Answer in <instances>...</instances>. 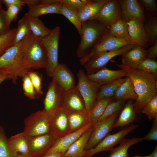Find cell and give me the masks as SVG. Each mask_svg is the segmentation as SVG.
<instances>
[{"mask_svg": "<svg viewBox=\"0 0 157 157\" xmlns=\"http://www.w3.org/2000/svg\"><path fill=\"white\" fill-rule=\"evenodd\" d=\"M126 81L119 86L113 96L115 100H122L126 101L135 100L137 98V96L135 91L131 79L126 77Z\"/></svg>", "mask_w": 157, "mask_h": 157, "instance_id": "28", "label": "cell"}, {"mask_svg": "<svg viewBox=\"0 0 157 157\" xmlns=\"http://www.w3.org/2000/svg\"><path fill=\"white\" fill-rule=\"evenodd\" d=\"M60 29L57 26L52 29L47 37L42 38V44L45 50L47 62L45 68L48 76L52 77L59 63L58 61L59 40Z\"/></svg>", "mask_w": 157, "mask_h": 157, "instance_id": "6", "label": "cell"}, {"mask_svg": "<svg viewBox=\"0 0 157 157\" xmlns=\"http://www.w3.org/2000/svg\"><path fill=\"white\" fill-rule=\"evenodd\" d=\"M133 157H151V154L146 156H142L140 155H138L136 156H134Z\"/></svg>", "mask_w": 157, "mask_h": 157, "instance_id": "56", "label": "cell"}, {"mask_svg": "<svg viewBox=\"0 0 157 157\" xmlns=\"http://www.w3.org/2000/svg\"><path fill=\"white\" fill-rule=\"evenodd\" d=\"M67 113L69 123L68 133L77 131L91 123L90 112L86 110L67 112Z\"/></svg>", "mask_w": 157, "mask_h": 157, "instance_id": "24", "label": "cell"}, {"mask_svg": "<svg viewBox=\"0 0 157 157\" xmlns=\"http://www.w3.org/2000/svg\"><path fill=\"white\" fill-rule=\"evenodd\" d=\"M137 69L155 77H157V62L147 58L139 65Z\"/></svg>", "mask_w": 157, "mask_h": 157, "instance_id": "41", "label": "cell"}, {"mask_svg": "<svg viewBox=\"0 0 157 157\" xmlns=\"http://www.w3.org/2000/svg\"><path fill=\"white\" fill-rule=\"evenodd\" d=\"M16 32V28H13L6 34L0 36V57L14 45Z\"/></svg>", "mask_w": 157, "mask_h": 157, "instance_id": "38", "label": "cell"}, {"mask_svg": "<svg viewBox=\"0 0 157 157\" xmlns=\"http://www.w3.org/2000/svg\"><path fill=\"white\" fill-rule=\"evenodd\" d=\"M22 7L21 6L10 5L7 7V10H6V16L10 24L16 19L17 15L22 9Z\"/></svg>", "mask_w": 157, "mask_h": 157, "instance_id": "46", "label": "cell"}, {"mask_svg": "<svg viewBox=\"0 0 157 157\" xmlns=\"http://www.w3.org/2000/svg\"><path fill=\"white\" fill-rule=\"evenodd\" d=\"M138 126V125L132 124L113 134L109 133L94 147L85 151L83 157H92L98 153L110 151L115 145L120 144L126 136Z\"/></svg>", "mask_w": 157, "mask_h": 157, "instance_id": "9", "label": "cell"}, {"mask_svg": "<svg viewBox=\"0 0 157 157\" xmlns=\"http://www.w3.org/2000/svg\"><path fill=\"white\" fill-rule=\"evenodd\" d=\"M64 92V90L52 79L49 85L43 100V111L50 116L56 110L61 108Z\"/></svg>", "mask_w": 157, "mask_h": 157, "instance_id": "11", "label": "cell"}, {"mask_svg": "<svg viewBox=\"0 0 157 157\" xmlns=\"http://www.w3.org/2000/svg\"><path fill=\"white\" fill-rule=\"evenodd\" d=\"M121 19V8L118 0H107L99 13L91 19L96 20L108 28Z\"/></svg>", "mask_w": 157, "mask_h": 157, "instance_id": "12", "label": "cell"}, {"mask_svg": "<svg viewBox=\"0 0 157 157\" xmlns=\"http://www.w3.org/2000/svg\"><path fill=\"white\" fill-rule=\"evenodd\" d=\"M3 4V3L2 0H0V10L3 8H2V5Z\"/></svg>", "mask_w": 157, "mask_h": 157, "instance_id": "58", "label": "cell"}, {"mask_svg": "<svg viewBox=\"0 0 157 157\" xmlns=\"http://www.w3.org/2000/svg\"><path fill=\"white\" fill-rule=\"evenodd\" d=\"M61 108L67 112L86 110L83 99L76 85L64 91Z\"/></svg>", "mask_w": 157, "mask_h": 157, "instance_id": "18", "label": "cell"}, {"mask_svg": "<svg viewBox=\"0 0 157 157\" xmlns=\"http://www.w3.org/2000/svg\"><path fill=\"white\" fill-rule=\"evenodd\" d=\"M14 44L20 42L26 36L32 33L29 23L24 15L18 21Z\"/></svg>", "mask_w": 157, "mask_h": 157, "instance_id": "36", "label": "cell"}, {"mask_svg": "<svg viewBox=\"0 0 157 157\" xmlns=\"http://www.w3.org/2000/svg\"><path fill=\"white\" fill-rule=\"evenodd\" d=\"M6 10L3 8L0 10V36L6 34L11 29L6 17Z\"/></svg>", "mask_w": 157, "mask_h": 157, "instance_id": "48", "label": "cell"}, {"mask_svg": "<svg viewBox=\"0 0 157 157\" xmlns=\"http://www.w3.org/2000/svg\"><path fill=\"white\" fill-rule=\"evenodd\" d=\"M93 126L91 123L81 129L57 139L45 154L59 153L64 154L71 145L87 130ZM44 154V155H45Z\"/></svg>", "mask_w": 157, "mask_h": 157, "instance_id": "17", "label": "cell"}, {"mask_svg": "<svg viewBox=\"0 0 157 157\" xmlns=\"http://www.w3.org/2000/svg\"><path fill=\"white\" fill-rule=\"evenodd\" d=\"M94 126L85 131L63 154L64 157H83Z\"/></svg>", "mask_w": 157, "mask_h": 157, "instance_id": "23", "label": "cell"}, {"mask_svg": "<svg viewBox=\"0 0 157 157\" xmlns=\"http://www.w3.org/2000/svg\"><path fill=\"white\" fill-rule=\"evenodd\" d=\"M52 78L64 91L76 86L74 75L65 64H59Z\"/></svg>", "mask_w": 157, "mask_h": 157, "instance_id": "21", "label": "cell"}, {"mask_svg": "<svg viewBox=\"0 0 157 157\" xmlns=\"http://www.w3.org/2000/svg\"><path fill=\"white\" fill-rule=\"evenodd\" d=\"M107 0H88L86 3L78 13L81 22L82 24L92 19L99 13Z\"/></svg>", "mask_w": 157, "mask_h": 157, "instance_id": "25", "label": "cell"}, {"mask_svg": "<svg viewBox=\"0 0 157 157\" xmlns=\"http://www.w3.org/2000/svg\"><path fill=\"white\" fill-rule=\"evenodd\" d=\"M139 2L148 14L149 17L156 16L157 12L156 1L155 0H141Z\"/></svg>", "mask_w": 157, "mask_h": 157, "instance_id": "47", "label": "cell"}, {"mask_svg": "<svg viewBox=\"0 0 157 157\" xmlns=\"http://www.w3.org/2000/svg\"><path fill=\"white\" fill-rule=\"evenodd\" d=\"M126 72L123 69L113 70L105 67L95 73L86 75L88 79L99 85L109 83L118 79L126 77Z\"/></svg>", "mask_w": 157, "mask_h": 157, "instance_id": "20", "label": "cell"}, {"mask_svg": "<svg viewBox=\"0 0 157 157\" xmlns=\"http://www.w3.org/2000/svg\"><path fill=\"white\" fill-rule=\"evenodd\" d=\"M151 157H157V145L156 144L153 152L151 154Z\"/></svg>", "mask_w": 157, "mask_h": 157, "instance_id": "55", "label": "cell"}, {"mask_svg": "<svg viewBox=\"0 0 157 157\" xmlns=\"http://www.w3.org/2000/svg\"><path fill=\"white\" fill-rule=\"evenodd\" d=\"M141 112L145 114L149 121L157 117V94L145 106Z\"/></svg>", "mask_w": 157, "mask_h": 157, "instance_id": "43", "label": "cell"}, {"mask_svg": "<svg viewBox=\"0 0 157 157\" xmlns=\"http://www.w3.org/2000/svg\"><path fill=\"white\" fill-rule=\"evenodd\" d=\"M142 138L133 137L131 139H124L117 147L110 150L108 157H129L128 150L132 146L141 142Z\"/></svg>", "mask_w": 157, "mask_h": 157, "instance_id": "30", "label": "cell"}, {"mask_svg": "<svg viewBox=\"0 0 157 157\" xmlns=\"http://www.w3.org/2000/svg\"><path fill=\"white\" fill-rule=\"evenodd\" d=\"M110 33L120 39L129 38L127 22L122 19L118 20L108 28Z\"/></svg>", "mask_w": 157, "mask_h": 157, "instance_id": "35", "label": "cell"}, {"mask_svg": "<svg viewBox=\"0 0 157 157\" xmlns=\"http://www.w3.org/2000/svg\"><path fill=\"white\" fill-rule=\"evenodd\" d=\"M56 3L53 4H40L29 8L28 12L25 15L30 16L39 17L41 15L49 14H60L61 4L56 0Z\"/></svg>", "mask_w": 157, "mask_h": 157, "instance_id": "26", "label": "cell"}, {"mask_svg": "<svg viewBox=\"0 0 157 157\" xmlns=\"http://www.w3.org/2000/svg\"><path fill=\"white\" fill-rule=\"evenodd\" d=\"M125 101L119 100L112 101H111L108 105L97 123L102 122L113 114L118 112Z\"/></svg>", "mask_w": 157, "mask_h": 157, "instance_id": "40", "label": "cell"}, {"mask_svg": "<svg viewBox=\"0 0 157 157\" xmlns=\"http://www.w3.org/2000/svg\"><path fill=\"white\" fill-rule=\"evenodd\" d=\"M130 44H132L129 38H117L112 35L108 30L97 44L80 58V63L84 65L90 59L102 53L116 50Z\"/></svg>", "mask_w": 157, "mask_h": 157, "instance_id": "5", "label": "cell"}, {"mask_svg": "<svg viewBox=\"0 0 157 157\" xmlns=\"http://www.w3.org/2000/svg\"><path fill=\"white\" fill-rule=\"evenodd\" d=\"M145 23L144 28L148 42L152 46L157 40V18L156 16L149 17Z\"/></svg>", "mask_w": 157, "mask_h": 157, "instance_id": "34", "label": "cell"}, {"mask_svg": "<svg viewBox=\"0 0 157 157\" xmlns=\"http://www.w3.org/2000/svg\"><path fill=\"white\" fill-rule=\"evenodd\" d=\"M17 153L9 145L4 129L0 126V157H16Z\"/></svg>", "mask_w": 157, "mask_h": 157, "instance_id": "37", "label": "cell"}, {"mask_svg": "<svg viewBox=\"0 0 157 157\" xmlns=\"http://www.w3.org/2000/svg\"><path fill=\"white\" fill-rule=\"evenodd\" d=\"M20 49L26 68L29 70L45 68L47 56L41 38L31 33L20 42Z\"/></svg>", "mask_w": 157, "mask_h": 157, "instance_id": "2", "label": "cell"}, {"mask_svg": "<svg viewBox=\"0 0 157 157\" xmlns=\"http://www.w3.org/2000/svg\"><path fill=\"white\" fill-rule=\"evenodd\" d=\"M114 63L121 69L126 71V77L131 79L137 98L133 104L136 113H139L156 94H157V77L137 69H133Z\"/></svg>", "mask_w": 157, "mask_h": 157, "instance_id": "1", "label": "cell"}, {"mask_svg": "<svg viewBox=\"0 0 157 157\" xmlns=\"http://www.w3.org/2000/svg\"><path fill=\"white\" fill-rule=\"evenodd\" d=\"M16 157H28L21 154L17 153Z\"/></svg>", "mask_w": 157, "mask_h": 157, "instance_id": "57", "label": "cell"}, {"mask_svg": "<svg viewBox=\"0 0 157 157\" xmlns=\"http://www.w3.org/2000/svg\"><path fill=\"white\" fill-rule=\"evenodd\" d=\"M147 50V58L155 60L157 57V40Z\"/></svg>", "mask_w": 157, "mask_h": 157, "instance_id": "50", "label": "cell"}, {"mask_svg": "<svg viewBox=\"0 0 157 157\" xmlns=\"http://www.w3.org/2000/svg\"><path fill=\"white\" fill-rule=\"evenodd\" d=\"M20 42L8 49L0 57V73L7 75L12 83H17L30 70L24 66L20 49Z\"/></svg>", "mask_w": 157, "mask_h": 157, "instance_id": "3", "label": "cell"}, {"mask_svg": "<svg viewBox=\"0 0 157 157\" xmlns=\"http://www.w3.org/2000/svg\"><path fill=\"white\" fill-rule=\"evenodd\" d=\"M108 28L98 21L90 19L82 24L81 40L76 53L81 58L99 41Z\"/></svg>", "mask_w": 157, "mask_h": 157, "instance_id": "4", "label": "cell"}, {"mask_svg": "<svg viewBox=\"0 0 157 157\" xmlns=\"http://www.w3.org/2000/svg\"><path fill=\"white\" fill-rule=\"evenodd\" d=\"M77 76L76 86L83 99L86 110L90 112L96 99L100 85L88 79L83 69L78 71Z\"/></svg>", "mask_w": 157, "mask_h": 157, "instance_id": "8", "label": "cell"}, {"mask_svg": "<svg viewBox=\"0 0 157 157\" xmlns=\"http://www.w3.org/2000/svg\"><path fill=\"white\" fill-rule=\"evenodd\" d=\"M50 117L43 110L31 114L24 120L23 132L28 137L51 133Z\"/></svg>", "mask_w": 157, "mask_h": 157, "instance_id": "7", "label": "cell"}, {"mask_svg": "<svg viewBox=\"0 0 157 157\" xmlns=\"http://www.w3.org/2000/svg\"><path fill=\"white\" fill-rule=\"evenodd\" d=\"M28 73L22 78V89L24 95L30 99L33 100L36 99L35 92Z\"/></svg>", "mask_w": 157, "mask_h": 157, "instance_id": "44", "label": "cell"}, {"mask_svg": "<svg viewBox=\"0 0 157 157\" xmlns=\"http://www.w3.org/2000/svg\"><path fill=\"white\" fill-rule=\"evenodd\" d=\"M51 133L58 139L68 133L69 123L67 112L61 108L50 117Z\"/></svg>", "mask_w": 157, "mask_h": 157, "instance_id": "16", "label": "cell"}, {"mask_svg": "<svg viewBox=\"0 0 157 157\" xmlns=\"http://www.w3.org/2000/svg\"><path fill=\"white\" fill-rule=\"evenodd\" d=\"M28 74L34 87L36 99H38L40 96L43 94L42 87V74L39 72L31 70Z\"/></svg>", "mask_w": 157, "mask_h": 157, "instance_id": "42", "label": "cell"}, {"mask_svg": "<svg viewBox=\"0 0 157 157\" xmlns=\"http://www.w3.org/2000/svg\"><path fill=\"white\" fill-rule=\"evenodd\" d=\"M113 99V97L96 99L90 112L91 123H97L108 105Z\"/></svg>", "mask_w": 157, "mask_h": 157, "instance_id": "32", "label": "cell"}, {"mask_svg": "<svg viewBox=\"0 0 157 157\" xmlns=\"http://www.w3.org/2000/svg\"><path fill=\"white\" fill-rule=\"evenodd\" d=\"M135 46L133 44L127 45L116 50L102 53L92 58L84 65L86 74L94 73L105 67L113 58L122 55Z\"/></svg>", "mask_w": 157, "mask_h": 157, "instance_id": "10", "label": "cell"}, {"mask_svg": "<svg viewBox=\"0 0 157 157\" xmlns=\"http://www.w3.org/2000/svg\"><path fill=\"white\" fill-rule=\"evenodd\" d=\"M28 137L23 132L12 135L8 141L11 148L18 153L29 157Z\"/></svg>", "mask_w": 157, "mask_h": 157, "instance_id": "27", "label": "cell"}, {"mask_svg": "<svg viewBox=\"0 0 157 157\" xmlns=\"http://www.w3.org/2000/svg\"><path fill=\"white\" fill-rule=\"evenodd\" d=\"M57 139L51 133L28 137L29 157H38L44 155Z\"/></svg>", "mask_w": 157, "mask_h": 157, "instance_id": "13", "label": "cell"}, {"mask_svg": "<svg viewBox=\"0 0 157 157\" xmlns=\"http://www.w3.org/2000/svg\"><path fill=\"white\" fill-rule=\"evenodd\" d=\"M127 23L129 38L131 43L144 47L148 42L144 28V23L135 18Z\"/></svg>", "mask_w": 157, "mask_h": 157, "instance_id": "19", "label": "cell"}, {"mask_svg": "<svg viewBox=\"0 0 157 157\" xmlns=\"http://www.w3.org/2000/svg\"><path fill=\"white\" fill-rule=\"evenodd\" d=\"M62 5L78 13L88 1V0H58Z\"/></svg>", "mask_w": 157, "mask_h": 157, "instance_id": "45", "label": "cell"}, {"mask_svg": "<svg viewBox=\"0 0 157 157\" xmlns=\"http://www.w3.org/2000/svg\"><path fill=\"white\" fill-rule=\"evenodd\" d=\"M60 15H62L68 19L74 26L81 36V25L79 19L78 13L61 5L60 9Z\"/></svg>", "mask_w": 157, "mask_h": 157, "instance_id": "39", "label": "cell"}, {"mask_svg": "<svg viewBox=\"0 0 157 157\" xmlns=\"http://www.w3.org/2000/svg\"><path fill=\"white\" fill-rule=\"evenodd\" d=\"M142 138L143 140L157 141V117L154 119L152 126L149 132Z\"/></svg>", "mask_w": 157, "mask_h": 157, "instance_id": "49", "label": "cell"}, {"mask_svg": "<svg viewBox=\"0 0 157 157\" xmlns=\"http://www.w3.org/2000/svg\"><path fill=\"white\" fill-rule=\"evenodd\" d=\"M127 77L118 79L109 83L100 85L96 99L113 97L119 86L126 81Z\"/></svg>", "mask_w": 157, "mask_h": 157, "instance_id": "33", "label": "cell"}, {"mask_svg": "<svg viewBox=\"0 0 157 157\" xmlns=\"http://www.w3.org/2000/svg\"><path fill=\"white\" fill-rule=\"evenodd\" d=\"M25 3L28 8L41 4V0H23Z\"/></svg>", "mask_w": 157, "mask_h": 157, "instance_id": "52", "label": "cell"}, {"mask_svg": "<svg viewBox=\"0 0 157 157\" xmlns=\"http://www.w3.org/2000/svg\"><path fill=\"white\" fill-rule=\"evenodd\" d=\"M135 115L132 100H129L126 104L119 117L116 119L113 129L123 127L129 124L135 120Z\"/></svg>", "mask_w": 157, "mask_h": 157, "instance_id": "29", "label": "cell"}, {"mask_svg": "<svg viewBox=\"0 0 157 157\" xmlns=\"http://www.w3.org/2000/svg\"><path fill=\"white\" fill-rule=\"evenodd\" d=\"M3 3L7 8L10 5L25 6V4L23 0H2Z\"/></svg>", "mask_w": 157, "mask_h": 157, "instance_id": "51", "label": "cell"}, {"mask_svg": "<svg viewBox=\"0 0 157 157\" xmlns=\"http://www.w3.org/2000/svg\"><path fill=\"white\" fill-rule=\"evenodd\" d=\"M118 112L115 113L94 126L86 146L85 151L94 147L110 133L118 116Z\"/></svg>", "mask_w": 157, "mask_h": 157, "instance_id": "14", "label": "cell"}, {"mask_svg": "<svg viewBox=\"0 0 157 157\" xmlns=\"http://www.w3.org/2000/svg\"><path fill=\"white\" fill-rule=\"evenodd\" d=\"M122 19L127 22L137 19L145 22L147 20L144 10L140 2L137 0H119Z\"/></svg>", "mask_w": 157, "mask_h": 157, "instance_id": "15", "label": "cell"}, {"mask_svg": "<svg viewBox=\"0 0 157 157\" xmlns=\"http://www.w3.org/2000/svg\"><path fill=\"white\" fill-rule=\"evenodd\" d=\"M147 52L144 47L136 46L122 55V64L137 69L140 63L147 58Z\"/></svg>", "mask_w": 157, "mask_h": 157, "instance_id": "22", "label": "cell"}, {"mask_svg": "<svg viewBox=\"0 0 157 157\" xmlns=\"http://www.w3.org/2000/svg\"><path fill=\"white\" fill-rule=\"evenodd\" d=\"M24 16L29 23L32 33L35 35L43 38L48 36L51 32L52 29L47 27L39 17L25 15Z\"/></svg>", "mask_w": 157, "mask_h": 157, "instance_id": "31", "label": "cell"}, {"mask_svg": "<svg viewBox=\"0 0 157 157\" xmlns=\"http://www.w3.org/2000/svg\"><path fill=\"white\" fill-rule=\"evenodd\" d=\"M8 79H9V77L7 75L0 73V84L3 81Z\"/></svg>", "mask_w": 157, "mask_h": 157, "instance_id": "54", "label": "cell"}, {"mask_svg": "<svg viewBox=\"0 0 157 157\" xmlns=\"http://www.w3.org/2000/svg\"><path fill=\"white\" fill-rule=\"evenodd\" d=\"M38 157H64L63 154L59 153H55L43 155Z\"/></svg>", "mask_w": 157, "mask_h": 157, "instance_id": "53", "label": "cell"}]
</instances>
